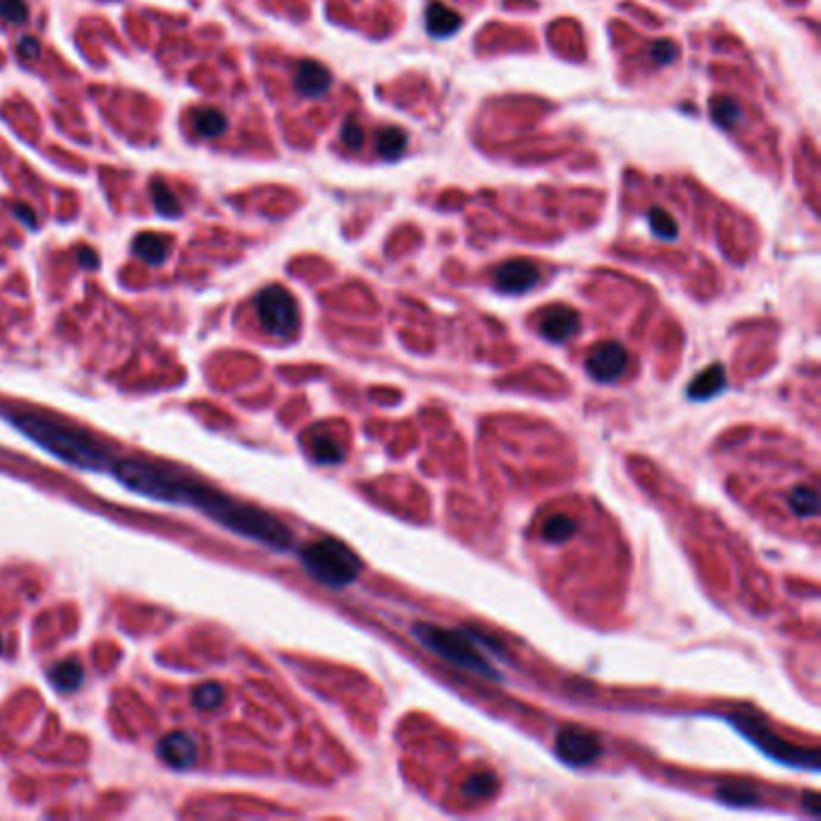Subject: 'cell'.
Instances as JSON below:
<instances>
[{"label": "cell", "instance_id": "obj_12", "mask_svg": "<svg viewBox=\"0 0 821 821\" xmlns=\"http://www.w3.org/2000/svg\"><path fill=\"white\" fill-rule=\"evenodd\" d=\"M333 85V75L326 66H321L318 61H301L297 66V73H294V87L301 97L318 99L323 97Z\"/></svg>", "mask_w": 821, "mask_h": 821}, {"label": "cell", "instance_id": "obj_17", "mask_svg": "<svg viewBox=\"0 0 821 821\" xmlns=\"http://www.w3.org/2000/svg\"><path fill=\"white\" fill-rule=\"evenodd\" d=\"M49 679L58 691H75L85 679V670H82L78 660H63V663L51 667Z\"/></svg>", "mask_w": 821, "mask_h": 821}, {"label": "cell", "instance_id": "obj_29", "mask_svg": "<svg viewBox=\"0 0 821 821\" xmlns=\"http://www.w3.org/2000/svg\"><path fill=\"white\" fill-rule=\"evenodd\" d=\"M651 56H653V61L658 63V66H667V63H672L679 56V49H677L675 41L658 39L651 46Z\"/></svg>", "mask_w": 821, "mask_h": 821}, {"label": "cell", "instance_id": "obj_11", "mask_svg": "<svg viewBox=\"0 0 821 821\" xmlns=\"http://www.w3.org/2000/svg\"><path fill=\"white\" fill-rule=\"evenodd\" d=\"M578 328H581V316L569 306H552L540 318V333L549 342H566L574 338Z\"/></svg>", "mask_w": 821, "mask_h": 821}, {"label": "cell", "instance_id": "obj_33", "mask_svg": "<svg viewBox=\"0 0 821 821\" xmlns=\"http://www.w3.org/2000/svg\"><path fill=\"white\" fill-rule=\"evenodd\" d=\"M78 258L85 268H97V256H94L90 248H82V251H78Z\"/></svg>", "mask_w": 821, "mask_h": 821}, {"label": "cell", "instance_id": "obj_5", "mask_svg": "<svg viewBox=\"0 0 821 821\" xmlns=\"http://www.w3.org/2000/svg\"><path fill=\"white\" fill-rule=\"evenodd\" d=\"M730 723L735 725L737 730L742 732L747 740H752L761 752H766L771 759L781 761V764L788 766H805V769L817 771L819 769V752L817 749H800L788 744L776 732H771L766 728L761 720H756L752 716H744V713H737V716H730Z\"/></svg>", "mask_w": 821, "mask_h": 821}, {"label": "cell", "instance_id": "obj_6", "mask_svg": "<svg viewBox=\"0 0 821 821\" xmlns=\"http://www.w3.org/2000/svg\"><path fill=\"white\" fill-rule=\"evenodd\" d=\"M261 326L275 338H292L299 328V306L285 287H265L256 297Z\"/></svg>", "mask_w": 821, "mask_h": 821}, {"label": "cell", "instance_id": "obj_34", "mask_svg": "<svg viewBox=\"0 0 821 821\" xmlns=\"http://www.w3.org/2000/svg\"><path fill=\"white\" fill-rule=\"evenodd\" d=\"M0 653H3V639H0Z\"/></svg>", "mask_w": 821, "mask_h": 821}, {"label": "cell", "instance_id": "obj_24", "mask_svg": "<svg viewBox=\"0 0 821 821\" xmlns=\"http://www.w3.org/2000/svg\"><path fill=\"white\" fill-rule=\"evenodd\" d=\"M788 501H790V506H793V511L797 513V516L814 518L819 513V496L812 487H795L793 492H790Z\"/></svg>", "mask_w": 821, "mask_h": 821}, {"label": "cell", "instance_id": "obj_15", "mask_svg": "<svg viewBox=\"0 0 821 821\" xmlns=\"http://www.w3.org/2000/svg\"><path fill=\"white\" fill-rule=\"evenodd\" d=\"M723 388H725V369L720 364H713V366H708L706 371H701L694 381H691V386L687 388V395L691 400H708V398H716Z\"/></svg>", "mask_w": 821, "mask_h": 821}, {"label": "cell", "instance_id": "obj_7", "mask_svg": "<svg viewBox=\"0 0 821 821\" xmlns=\"http://www.w3.org/2000/svg\"><path fill=\"white\" fill-rule=\"evenodd\" d=\"M557 754L569 766H590L602 756L600 737L586 730L566 728L557 737Z\"/></svg>", "mask_w": 821, "mask_h": 821}, {"label": "cell", "instance_id": "obj_8", "mask_svg": "<svg viewBox=\"0 0 821 821\" xmlns=\"http://www.w3.org/2000/svg\"><path fill=\"white\" fill-rule=\"evenodd\" d=\"M626 364H629V354L619 342H602L588 354L586 371L595 381L610 383L624 374Z\"/></svg>", "mask_w": 821, "mask_h": 821}, {"label": "cell", "instance_id": "obj_22", "mask_svg": "<svg viewBox=\"0 0 821 821\" xmlns=\"http://www.w3.org/2000/svg\"><path fill=\"white\" fill-rule=\"evenodd\" d=\"M311 451H313V458L323 465H335L342 460V446L328 434L311 436Z\"/></svg>", "mask_w": 821, "mask_h": 821}, {"label": "cell", "instance_id": "obj_10", "mask_svg": "<svg viewBox=\"0 0 821 821\" xmlns=\"http://www.w3.org/2000/svg\"><path fill=\"white\" fill-rule=\"evenodd\" d=\"M162 761L171 769H191L198 761V742L188 732H171L157 744Z\"/></svg>", "mask_w": 821, "mask_h": 821}, {"label": "cell", "instance_id": "obj_27", "mask_svg": "<svg viewBox=\"0 0 821 821\" xmlns=\"http://www.w3.org/2000/svg\"><path fill=\"white\" fill-rule=\"evenodd\" d=\"M648 222H651L653 234L660 236V239H667V241L677 239L679 229H677V222L672 220L670 212H665L663 208H653L651 212H648Z\"/></svg>", "mask_w": 821, "mask_h": 821}, {"label": "cell", "instance_id": "obj_14", "mask_svg": "<svg viewBox=\"0 0 821 821\" xmlns=\"http://www.w3.org/2000/svg\"><path fill=\"white\" fill-rule=\"evenodd\" d=\"M169 246H171V241L167 239V236L145 232V234H138V239L133 241V253L147 265H162L169 256Z\"/></svg>", "mask_w": 821, "mask_h": 821}, {"label": "cell", "instance_id": "obj_2", "mask_svg": "<svg viewBox=\"0 0 821 821\" xmlns=\"http://www.w3.org/2000/svg\"><path fill=\"white\" fill-rule=\"evenodd\" d=\"M13 424L22 434H27L34 444H39L56 458L66 460L68 465H75V468L99 472L109 470L111 463H114L109 453L99 444H94L90 436L80 434L78 429L66 427V424L37 415H17L13 417Z\"/></svg>", "mask_w": 821, "mask_h": 821}, {"label": "cell", "instance_id": "obj_31", "mask_svg": "<svg viewBox=\"0 0 821 821\" xmlns=\"http://www.w3.org/2000/svg\"><path fill=\"white\" fill-rule=\"evenodd\" d=\"M20 56L27 58V61H34L39 56V44L32 37H25L20 41Z\"/></svg>", "mask_w": 821, "mask_h": 821}, {"label": "cell", "instance_id": "obj_1", "mask_svg": "<svg viewBox=\"0 0 821 821\" xmlns=\"http://www.w3.org/2000/svg\"><path fill=\"white\" fill-rule=\"evenodd\" d=\"M179 504L200 509L212 521H217L224 528H229L236 535H244L248 540H256L258 545H265L275 552H287L292 549V533L280 518L270 516L268 511L256 509V506L239 504V501L227 499V496L205 487V484L183 480Z\"/></svg>", "mask_w": 821, "mask_h": 821}, {"label": "cell", "instance_id": "obj_19", "mask_svg": "<svg viewBox=\"0 0 821 821\" xmlns=\"http://www.w3.org/2000/svg\"><path fill=\"white\" fill-rule=\"evenodd\" d=\"M376 150L383 159H398L407 150V133L395 126L383 128V131H378Z\"/></svg>", "mask_w": 821, "mask_h": 821}, {"label": "cell", "instance_id": "obj_3", "mask_svg": "<svg viewBox=\"0 0 821 821\" xmlns=\"http://www.w3.org/2000/svg\"><path fill=\"white\" fill-rule=\"evenodd\" d=\"M415 636L429 651H434L436 655L446 660V663L463 667V670L477 672V675L489 677V679H501L496 667L489 663V658L484 655V651L494 653V643L484 639L482 634H475V631H448L439 629V626H429V624H417L415 626Z\"/></svg>", "mask_w": 821, "mask_h": 821}, {"label": "cell", "instance_id": "obj_21", "mask_svg": "<svg viewBox=\"0 0 821 821\" xmlns=\"http://www.w3.org/2000/svg\"><path fill=\"white\" fill-rule=\"evenodd\" d=\"M718 797L725 802V805H735V807L754 805V802L759 800L756 790L747 783H725V785H720Z\"/></svg>", "mask_w": 821, "mask_h": 821}, {"label": "cell", "instance_id": "obj_4", "mask_svg": "<svg viewBox=\"0 0 821 821\" xmlns=\"http://www.w3.org/2000/svg\"><path fill=\"white\" fill-rule=\"evenodd\" d=\"M301 564L313 581L340 590L352 586L362 571V559L345 542L323 537L301 549Z\"/></svg>", "mask_w": 821, "mask_h": 821}, {"label": "cell", "instance_id": "obj_30", "mask_svg": "<svg viewBox=\"0 0 821 821\" xmlns=\"http://www.w3.org/2000/svg\"><path fill=\"white\" fill-rule=\"evenodd\" d=\"M342 143L350 147V150H359L364 145V131L359 128L357 121H347L342 126Z\"/></svg>", "mask_w": 821, "mask_h": 821}, {"label": "cell", "instance_id": "obj_13", "mask_svg": "<svg viewBox=\"0 0 821 821\" xmlns=\"http://www.w3.org/2000/svg\"><path fill=\"white\" fill-rule=\"evenodd\" d=\"M463 20L456 10L446 8L444 3H431L427 8V32L436 39H446L456 34Z\"/></svg>", "mask_w": 821, "mask_h": 821}, {"label": "cell", "instance_id": "obj_32", "mask_svg": "<svg viewBox=\"0 0 821 821\" xmlns=\"http://www.w3.org/2000/svg\"><path fill=\"white\" fill-rule=\"evenodd\" d=\"M13 212L17 215V220H25V224L29 229L37 227V217H34V212L27 208V205H15Z\"/></svg>", "mask_w": 821, "mask_h": 821}, {"label": "cell", "instance_id": "obj_16", "mask_svg": "<svg viewBox=\"0 0 821 821\" xmlns=\"http://www.w3.org/2000/svg\"><path fill=\"white\" fill-rule=\"evenodd\" d=\"M191 123L200 138H220L227 131V116L220 109H212V106H200V109L193 111Z\"/></svg>", "mask_w": 821, "mask_h": 821}, {"label": "cell", "instance_id": "obj_23", "mask_svg": "<svg viewBox=\"0 0 821 821\" xmlns=\"http://www.w3.org/2000/svg\"><path fill=\"white\" fill-rule=\"evenodd\" d=\"M711 114L720 128H735L742 118V106L730 97H718L711 106Z\"/></svg>", "mask_w": 821, "mask_h": 821}, {"label": "cell", "instance_id": "obj_20", "mask_svg": "<svg viewBox=\"0 0 821 821\" xmlns=\"http://www.w3.org/2000/svg\"><path fill=\"white\" fill-rule=\"evenodd\" d=\"M150 196H152V205H155V210L159 212V215L176 217L181 212L179 200H176L174 191H171L167 181H162V179L152 181L150 183Z\"/></svg>", "mask_w": 821, "mask_h": 821}, {"label": "cell", "instance_id": "obj_25", "mask_svg": "<svg viewBox=\"0 0 821 821\" xmlns=\"http://www.w3.org/2000/svg\"><path fill=\"white\" fill-rule=\"evenodd\" d=\"M222 701H224V689L215 682L200 684V687L193 691V706L200 708V711H215L217 706H222Z\"/></svg>", "mask_w": 821, "mask_h": 821}, {"label": "cell", "instance_id": "obj_18", "mask_svg": "<svg viewBox=\"0 0 821 821\" xmlns=\"http://www.w3.org/2000/svg\"><path fill=\"white\" fill-rule=\"evenodd\" d=\"M576 533V521L569 516H549L545 525H542V540L547 542V545H564V542H569L571 537Z\"/></svg>", "mask_w": 821, "mask_h": 821}, {"label": "cell", "instance_id": "obj_9", "mask_svg": "<svg viewBox=\"0 0 821 821\" xmlns=\"http://www.w3.org/2000/svg\"><path fill=\"white\" fill-rule=\"evenodd\" d=\"M540 282V268L525 258L501 263L494 273V285L504 294H525Z\"/></svg>", "mask_w": 821, "mask_h": 821}, {"label": "cell", "instance_id": "obj_28", "mask_svg": "<svg viewBox=\"0 0 821 821\" xmlns=\"http://www.w3.org/2000/svg\"><path fill=\"white\" fill-rule=\"evenodd\" d=\"M0 17L10 25H25L29 20V8L25 0H0Z\"/></svg>", "mask_w": 821, "mask_h": 821}, {"label": "cell", "instance_id": "obj_26", "mask_svg": "<svg viewBox=\"0 0 821 821\" xmlns=\"http://www.w3.org/2000/svg\"><path fill=\"white\" fill-rule=\"evenodd\" d=\"M494 790H496V776L489 771L477 773L475 778H470V781L463 785V795L472 797V800H487L489 795H494Z\"/></svg>", "mask_w": 821, "mask_h": 821}]
</instances>
